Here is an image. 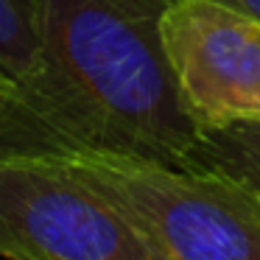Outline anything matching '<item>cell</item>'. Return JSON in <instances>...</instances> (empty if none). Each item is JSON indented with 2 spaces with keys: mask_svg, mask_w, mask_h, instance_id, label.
<instances>
[{
  "mask_svg": "<svg viewBox=\"0 0 260 260\" xmlns=\"http://www.w3.org/2000/svg\"><path fill=\"white\" fill-rule=\"evenodd\" d=\"M224 3L243 9V12H249L252 17H257V20H260V0H224Z\"/></svg>",
  "mask_w": 260,
  "mask_h": 260,
  "instance_id": "7",
  "label": "cell"
},
{
  "mask_svg": "<svg viewBox=\"0 0 260 260\" xmlns=\"http://www.w3.org/2000/svg\"><path fill=\"white\" fill-rule=\"evenodd\" d=\"M40 14L42 0H0V81L12 95L34 68Z\"/></svg>",
  "mask_w": 260,
  "mask_h": 260,
  "instance_id": "6",
  "label": "cell"
},
{
  "mask_svg": "<svg viewBox=\"0 0 260 260\" xmlns=\"http://www.w3.org/2000/svg\"><path fill=\"white\" fill-rule=\"evenodd\" d=\"M9 98H12V90H9L3 81H0V112H3V107L9 104Z\"/></svg>",
  "mask_w": 260,
  "mask_h": 260,
  "instance_id": "8",
  "label": "cell"
},
{
  "mask_svg": "<svg viewBox=\"0 0 260 260\" xmlns=\"http://www.w3.org/2000/svg\"><path fill=\"white\" fill-rule=\"evenodd\" d=\"M0 257L171 260L129 215L56 159H0Z\"/></svg>",
  "mask_w": 260,
  "mask_h": 260,
  "instance_id": "3",
  "label": "cell"
},
{
  "mask_svg": "<svg viewBox=\"0 0 260 260\" xmlns=\"http://www.w3.org/2000/svg\"><path fill=\"white\" fill-rule=\"evenodd\" d=\"M174 0H42L28 79L0 112V159L115 157L187 168L199 140L165 51Z\"/></svg>",
  "mask_w": 260,
  "mask_h": 260,
  "instance_id": "1",
  "label": "cell"
},
{
  "mask_svg": "<svg viewBox=\"0 0 260 260\" xmlns=\"http://www.w3.org/2000/svg\"><path fill=\"white\" fill-rule=\"evenodd\" d=\"M171 260H260V202L232 179L140 159H56Z\"/></svg>",
  "mask_w": 260,
  "mask_h": 260,
  "instance_id": "2",
  "label": "cell"
},
{
  "mask_svg": "<svg viewBox=\"0 0 260 260\" xmlns=\"http://www.w3.org/2000/svg\"><path fill=\"white\" fill-rule=\"evenodd\" d=\"M187 168L226 176L260 202V120L202 126Z\"/></svg>",
  "mask_w": 260,
  "mask_h": 260,
  "instance_id": "5",
  "label": "cell"
},
{
  "mask_svg": "<svg viewBox=\"0 0 260 260\" xmlns=\"http://www.w3.org/2000/svg\"><path fill=\"white\" fill-rule=\"evenodd\" d=\"M176 84L199 126L260 120V20L224 0H174L162 23Z\"/></svg>",
  "mask_w": 260,
  "mask_h": 260,
  "instance_id": "4",
  "label": "cell"
}]
</instances>
